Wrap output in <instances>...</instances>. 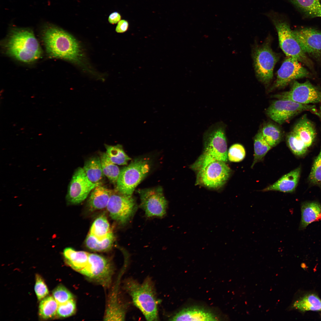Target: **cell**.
<instances>
[{
  "label": "cell",
  "instance_id": "cell-1",
  "mask_svg": "<svg viewBox=\"0 0 321 321\" xmlns=\"http://www.w3.org/2000/svg\"><path fill=\"white\" fill-rule=\"evenodd\" d=\"M42 38L50 57L79 63L82 57L80 45L72 35L63 29L48 24L44 26Z\"/></svg>",
  "mask_w": 321,
  "mask_h": 321
},
{
  "label": "cell",
  "instance_id": "cell-2",
  "mask_svg": "<svg viewBox=\"0 0 321 321\" xmlns=\"http://www.w3.org/2000/svg\"><path fill=\"white\" fill-rule=\"evenodd\" d=\"M226 129V125L219 122L213 124L205 131L203 136V152L191 165V169L197 172L204 169L213 162L227 161Z\"/></svg>",
  "mask_w": 321,
  "mask_h": 321
},
{
  "label": "cell",
  "instance_id": "cell-3",
  "mask_svg": "<svg viewBox=\"0 0 321 321\" xmlns=\"http://www.w3.org/2000/svg\"><path fill=\"white\" fill-rule=\"evenodd\" d=\"M9 56L20 62L31 63L41 57L42 51L33 31L27 28H12L3 44Z\"/></svg>",
  "mask_w": 321,
  "mask_h": 321
},
{
  "label": "cell",
  "instance_id": "cell-4",
  "mask_svg": "<svg viewBox=\"0 0 321 321\" xmlns=\"http://www.w3.org/2000/svg\"><path fill=\"white\" fill-rule=\"evenodd\" d=\"M123 286L134 305L147 320H158V301L154 284L150 277H147L141 283L133 278H128L125 281Z\"/></svg>",
  "mask_w": 321,
  "mask_h": 321
},
{
  "label": "cell",
  "instance_id": "cell-5",
  "mask_svg": "<svg viewBox=\"0 0 321 321\" xmlns=\"http://www.w3.org/2000/svg\"><path fill=\"white\" fill-rule=\"evenodd\" d=\"M271 21L278 33L281 48L287 57H291L307 64L309 62L302 50L291 30L285 16L271 10L264 13Z\"/></svg>",
  "mask_w": 321,
  "mask_h": 321
},
{
  "label": "cell",
  "instance_id": "cell-6",
  "mask_svg": "<svg viewBox=\"0 0 321 321\" xmlns=\"http://www.w3.org/2000/svg\"><path fill=\"white\" fill-rule=\"evenodd\" d=\"M150 170V165L145 159L134 160L120 170L116 183L117 191L122 194L131 196Z\"/></svg>",
  "mask_w": 321,
  "mask_h": 321
},
{
  "label": "cell",
  "instance_id": "cell-7",
  "mask_svg": "<svg viewBox=\"0 0 321 321\" xmlns=\"http://www.w3.org/2000/svg\"><path fill=\"white\" fill-rule=\"evenodd\" d=\"M279 58L268 43L256 48L253 54L254 65L256 75L260 81L266 84L270 82Z\"/></svg>",
  "mask_w": 321,
  "mask_h": 321
},
{
  "label": "cell",
  "instance_id": "cell-8",
  "mask_svg": "<svg viewBox=\"0 0 321 321\" xmlns=\"http://www.w3.org/2000/svg\"><path fill=\"white\" fill-rule=\"evenodd\" d=\"M113 272V266L107 259L97 254L89 253L88 265L80 273L106 288L111 284Z\"/></svg>",
  "mask_w": 321,
  "mask_h": 321
},
{
  "label": "cell",
  "instance_id": "cell-9",
  "mask_svg": "<svg viewBox=\"0 0 321 321\" xmlns=\"http://www.w3.org/2000/svg\"><path fill=\"white\" fill-rule=\"evenodd\" d=\"M278 99L291 100L305 104L321 103V89L309 81L293 82L290 90L273 96Z\"/></svg>",
  "mask_w": 321,
  "mask_h": 321
},
{
  "label": "cell",
  "instance_id": "cell-10",
  "mask_svg": "<svg viewBox=\"0 0 321 321\" xmlns=\"http://www.w3.org/2000/svg\"><path fill=\"white\" fill-rule=\"evenodd\" d=\"M231 172L230 168L226 162L214 161L197 172L196 183L209 188H218L226 183Z\"/></svg>",
  "mask_w": 321,
  "mask_h": 321
},
{
  "label": "cell",
  "instance_id": "cell-11",
  "mask_svg": "<svg viewBox=\"0 0 321 321\" xmlns=\"http://www.w3.org/2000/svg\"><path fill=\"white\" fill-rule=\"evenodd\" d=\"M315 108L314 105L301 104L289 100L278 99L271 103L266 112L271 119L281 125L303 111H311Z\"/></svg>",
  "mask_w": 321,
  "mask_h": 321
},
{
  "label": "cell",
  "instance_id": "cell-12",
  "mask_svg": "<svg viewBox=\"0 0 321 321\" xmlns=\"http://www.w3.org/2000/svg\"><path fill=\"white\" fill-rule=\"evenodd\" d=\"M101 183L91 181L83 168H78L72 176L68 186L66 200L69 204H79L86 199L93 189Z\"/></svg>",
  "mask_w": 321,
  "mask_h": 321
},
{
  "label": "cell",
  "instance_id": "cell-13",
  "mask_svg": "<svg viewBox=\"0 0 321 321\" xmlns=\"http://www.w3.org/2000/svg\"><path fill=\"white\" fill-rule=\"evenodd\" d=\"M141 205L149 217H162L166 214L167 202L160 187L140 189Z\"/></svg>",
  "mask_w": 321,
  "mask_h": 321
},
{
  "label": "cell",
  "instance_id": "cell-14",
  "mask_svg": "<svg viewBox=\"0 0 321 321\" xmlns=\"http://www.w3.org/2000/svg\"><path fill=\"white\" fill-rule=\"evenodd\" d=\"M112 193L106 207L112 219L122 224H126L136 209L135 201L131 196Z\"/></svg>",
  "mask_w": 321,
  "mask_h": 321
},
{
  "label": "cell",
  "instance_id": "cell-15",
  "mask_svg": "<svg viewBox=\"0 0 321 321\" xmlns=\"http://www.w3.org/2000/svg\"><path fill=\"white\" fill-rule=\"evenodd\" d=\"M299 62L291 57L285 59L277 71L274 88L284 87L292 81L309 75V72Z\"/></svg>",
  "mask_w": 321,
  "mask_h": 321
},
{
  "label": "cell",
  "instance_id": "cell-16",
  "mask_svg": "<svg viewBox=\"0 0 321 321\" xmlns=\"http://www.w3.org/2000/svg\"><path fill=\"white\" fill-rule=\"evenodd\" d=\"M293 31L297 40L305 54L316 57L321 56V31L310 28Z\"/></svg>",
  "mask_w": 321,
  "mask_h": 321
},
{
  "label": "cell",
  "instance_id": "cell-17",
  "mask_svg": "<svg viewBox=\"0 0 321 321\" xmlns=\"http://www.w3.org/2000/svg\"><path fill=\"white\" fill-rule=\"evenodd\" d=\"M117 286L110 294L105 311L104 320L123 321L126 313V307L121 301L118 295Z\"/></svg>",
  "mask_w": 321,
  "mask_h": 321
},
{
  "label": "cell",
  "instance_id": "cell-18",
  "mask_svg": "<svg viewBox=\"0 0 321 321\" xmlns=\"http://www.w3.org/2000/svg\"><path fill=\"white\" fill-rule=\"evenodd\" d=\"M300 168L298 167L287 173L273 184L262 190L264 192L277 191L291 193L296 188L300 176Z\"/></svg>",
  "mask_w": 321,
  "mask_h": 321
},
{
  "label": "cell",
  "instance_id": "cell-19",
  "mask_svg": "<svg viewBox=\"0 0 321 321\" xmlns=\"http://www.w3.org/2000/svg\"><path fill=\"white\" fill-rule=\"evenodd\" d=\"M217 318L212 312L197 307L184 308L171 317V321H216Z\"/></svg>",
  "mask_w": 321,
  "mask_h": 321
},
{
  "label": "cell",
  "instance_id": "cell-20",
  "mask_svg": "<svg viewBox=\"0 0 321 321\" xmlns=\"http://www.w3.org/2000/svg\"><path fill=\"white\" fill-rule=\"evenodd\" d=\"M89 254L85 251H76L71 247L66 248L63 252L67 264L80 273L88 265Z\"/></svg>",
  "mask_w": 321,
  "mask_h": 321
},
{
  "label": "cell",
  "instance_id": "cell-21",
  "mask_svg": "<svg viewBox=\"0 0 321 321\" xmlns=\"http://www.w3.org/2000/svg\"><path fill=\"white\" fill-rule=\"evenodd\" d=\"M112 193L111 190L101 184L96 186L91 192L88 202L90 210L93 211L106 207Z\"/></svg>",
  "mask_w": 321,
  "mask_h": 321
},
{
  "label": "cell",
  "instance_id": "cell-22",
  "mask_svg": "<svg viewBox=\"0 0 321 321\" xmlns=\"http://www.w3.org/2000/svg\"><path fill=\"white\" fill-rule=\"evenodd\" d=\"M301 218L299 229H305L313 222L321 220V205L315 202L303 203L301 206Z\"/></svg>",
  "mask_w": 321,
  "mask_h": 321
},
{
  "label": "cell",
  "instance_id": "cell-23",
  "mask_svg": "<svg viewBox=\"0 0 321 321\" xmlns=\"http://www.w3.org/2000/svg\"><path fill=\"white\" fill-rule=\"evenodd\" d=\"M287 0L307 17H321L320 0Z\"/></svg>",
  "mask_w": 321,
  "mask_h": 321
},
{
  "label": "cell",
  "instance_id": "cell-24",
  "mask_svg": "<svg viewBox=\"0 0 321 321\" xmlns=\"http://www.w3.org/2000/svg\"><path fill=\"white\" fill-rule=\"evenodd\" d=\"M89 180L94 183H101L104 176L100 157H92L85 163L83 168Z\"/></svg>",
  "mask_w": 321,
  "mask_h": 321
},
{
  "label": "cell",
  "instance_id": "cell-25",
  "mask_svg": "<svg viewBox=\"0 0 321 321\" xmlns=\"http://www.w3.org/2000/svg\"><path fill=\"white\" fill-rule=\"evenodd\" d=\"M112 232L107 218L105 215H102L97 217L93 223L89 233L98 240H102Z\"/></svg>",
  "mask_w": 321,
  "mask_h": 321
},
{
  "label": "cell",
  "instance_id": "cell-26",
  "mask_svg": "<svg viewBox=\"0 0 321 321\" xmlns=\"http://www.w3.org/2000/svg\"><path fill=\"white\" fill-rule=\"evenodd\" d=\"M292 307L303 311H320L321 300L316 295L310 294L295 301Z\"/></svg>",
  "mask_w": 321,
  "mask_h": 321
},
{
  "label": "cell",
  "instance_id": "cell-27",
  "mask_svg": "<svg viewBox=\"0 0 321 321\" xmlns=\"http://www.w3.org/2000/svg\"><path fill=\"white\" fill-rule=\"evenodd\" d=\"M114 237L112 232L106 238L99 240L89 233L85 240L86 246L93 251L103 252L110 249L114 241Z\"/></svg>",
  "mask_w": 321,
  "mask_h": 321
},
{
  "label": "cell",
  "instance_id": "cell-28",
  "mask_svg": "<svg viewBox=\"0 0 321 321\" xmlns=\"http://www.w3.org/2000/svg\"><path fill=\"white\" fill-rule=\"evenodd\" d=\"M254 157L251 168H253L256 163L261 161L272 148L265 140L261 131H259L254 137Z\"/></svg>",
  "mask_w": 321,
  "mask_h": 321
},
{
  "label": "cell",
  "instance_id": "cell-29",
  "mask_svg": "<svg viewBox=\"0 0 321 321\" xmlns=\"http://www.w3.org/2000/svg\"><path fill=\"white\" fill-rule=\"evenodd\" d=\"M100 158L104 175L111 182L116 184L120 170L110 160L106 152L101 153Z\"/></svg>",
  "mask_w": 321,
  "mask_h": 321
},
{
  "label": "cell",
  "instance_id": "cell-30",
  "mask_svg": "<svg viewBox=\"0 0 321 321\" xmlns=\"http://www.w3.org/2000/svg\"><path fill=\"white\" fill-rule=\"evenodd\" d=\"M104 146L106 153L114 163L117 165H125L130 160V158L125 152L121 145H111L105 144Z\"/></svg>",
  "mask_w": 321,
  "mask_h": 321
},
{
  "label": "cell",
  "instance_id": "cell-31",
  "mask_svg": "<svg viewBox=\"0 0 321 321\" xmlns=\"http://www.w3.org/2000/svg\"><path fill=\"white\" fill-rule=\"evenodd\" d=\"M261 131L265 140L272 147L278 145L282 140L283 135L280 129L273 123L266 124Z\"/></svg>",
  "mask_w": 321,
  "mask_h": 321
},
{
  "label": "cell",
  "instance_id": "cell-32",
  "mask_svg": "<svg viewBox=\"0 0 321 321\" xmlns=\"http://www.w3.org/2000/svg\"><path fill=\"white\" fill-rule=\"evenodd\" d=\"M59 304L53 297L49 296L41 300L39 304V314L43 319L52 318L56 315Z\"/></svg>",
  "mask_w": 321,
  "mask_h": 321
},
{
  "label": "cell",
  "instance_id": "cell-33",
  "mask_svg": "<svg viewBox=\"0 0 321 321\" xmlns=\"http://www.w3.org/2000/svg\"><path fill=\"white\" fill-rule=\"evenodd\" d=\"M286 142L290 150L296 155L302 156L307 152L308 147L300 141L291 131L287 136Z\"/></svg>",
  "mask_w": 321,
  "mask_h": 321
},
{
  "label": "cell",
  "instance_id": "cell-34",
  "mask_svg": "<svg viewBox=\"0 0 321 321\" xmlns=\"http://www.w3.org/2000/svg\"><path fill=\"white\" fill-rule=\"evenodd\" d=\"M245 156V148L239 144H235L232 145L228 152V159L232 162H240L244 158Z\"/></svg>",
  "mask_w": 321,
  "mask_h": 321
},
{
  "label": "cell",
  "instance_id": "cell-35",
  "mask_svg": "<svg viewBox=\"0 0 321 321\" xmlns=\"http://www.w3.org/2000/svg\"><path fill=\"white\" fill-rule=\"evenodd\" d=\"M52 293L53 297L59 305L74 299L71 292L62 285L58 286L53 290Z\"/></svg>",
  "mask_w": 321,
  "mask_h": 321
},
{
  "label": "cell",
  "instance_id": "cell-36",
  "mask_svg": "<svg viewBox=\"0 0 321 321\" xmlns=\"http://www.w3.org/2000/svg\"><path fill=\"white\" fill-rule=\"evenodd\" d=\"M309 180L314 184H321V147L319 153L314 160L309 175Z\"/></svg>",
  "mask_w": 321,
  "mask_h": 321
},
{
  "label": "cell",
  "instance_id": "cell-37",
  "mask_svg": "<svg viewBox=\"0 0 321 321\" xmlns=\"http://www.w3.org/2000/svg\"><path fill=\"white\" fill-rule=\"evenodd\" d=\"M76 309V303L74 299L59 304L56 315L60 317H67L73 315Z\"/></svg>",
  "mask_w": 321,
  "mask_h": 321
},
{
  "label": "cell",
  "instance_id": "cell-38",
  "mask_svg": "<svg viewBox=\"0 0 321 321\" xmlns=\"http://www.w3.org/2000/svg\"><path fill=\"white\" fill-rule=\"evenodd\" d=\"M34 290L38 300H41L49 294V291L44 281L38 274L36 275Z\"/></svg>",
  "mask_w": 321,
  "mask_h": 321
},
{
  "label": "cell",
  "instance_id": "cell-39",
  "mask_svg": "<svg viewBox=\"0 0 321 321\" xmlns=\"http://www.w3.org/2000/svg\"><path fill=\"white\" fill-rule=\"evenodd\" d=\"M128 23L125 20H122L118 23L116 27L115 31L118 33H123L128 29Z\"/></svg>",
  "mask_w": 321,
  "mask_h": 321
},
{
  "label": "cell",
  "instance_id": "cell-40",
  "mask_svg": "<svg viewBox=\"0 0 321 321\" xmlns=\"http://www.w3.org/2000/svg\"><path fill=\"white\" fill-rule=\"evenodd\" d=\"M121 16L117 12H114L110 14L108 18L109 23L111 24H115L121 20Z\"/></svg>",
  "mask_w": 321,
  "mask_h": 321
},
{
  "label": "cell",
  "instance_id": "cell-41",
  "mask_svg": "<svg viewBox=\"0 0 321 321\" xmlns=\"http://www.w3.org/2000/svg\"><path fill=\"white\" fill-rule=\"evenodd\" d=\"M320 109V110L318 111L315 109L311 112L316 115L321 120V109Z\"/></svg>",
  "mask_w": 321,
  "mask_h": 321
}]
</instances>
